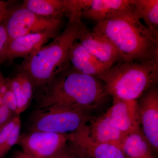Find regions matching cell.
Instances as JSON below:
<instances>
[{"mask_svg":"<svg viewBox=\"0 0 158 158\" xmlns=\"http://www.w3.org/2000/svg\"><path fill=\"white\" fill-rule=\"evenodd\" d=\"M88 125L90 136L96 141L116 145L121 148L127 135L116 128L105 114L94 118Z\"/></svg>","mask_w":158,"mask_h":158,"instance_id":"obj_15","label":"cell"},{"mask_svg":"<svg viewBox=\"0 0 158 158\" xmlns=\"http://www.w3.org/2000/svg\"><path fill=\"white\" fill-rule=\"evenodd\" d=\"M121 148L127 158H156L152 148L141 131L127 135Z\"/></svg>","mask_w":158,"mask_h":158,"instance_id":"obj_16","label":"cell"},{"mask_svg":"<svg viewBox=\"0 0 158 158\" xmlns=\"http://www.w3.org/2000/svg\"><path fill=\"white\" fill-rule=\"evenodd\" d=\"M7 82L9 89L14 94L17 102V109L16 115H19L28 107L30 102L23 94L19 83L15 76L11 79L8 80Z\"/></svg>","mask_w":158,"mask_h":158,"instance_id":"obj_19","label":"cell"},{"mask_svg":"<svg viewBox=\"0 0 158 158\" xmlns=\"http://www.w3.org/2000/svg\"><path fill=\"white\" fill-rule=\"evenodd\" d=\"M67 135L68 142L88 158H127L118 146L94 140L88 124Z\"/></svg>","mask_w":158,"mask_h":158,"instance_id":"obj_9","label":"cell"},{"mask_svg":"<svg viewBox=\"0 0 158 158\" xmlns=\"http://www.w3.org/2000/svg\"><path fill=\"white\" fill-rule=\"evenodd\" d=\"M16 158H19V157L18 156H17V157H16Z\"/></svg>","mask_w":158,"mask_h":158,"instance_id":"obj_29","label":"cell"},{"mask_svg":"<svg viewBox=\"0 0 158 158\" xmlns=\"http://www.w3.org/2000/svg\"><path fill=\"white\" fill-rule=\"evenodd\" d=\"M24 96L30 103L33 98L34 91V86L27 74L19 70L15 75Z\"/></svg>","mask_w":158,"mask_h":158,"instance_id":"obj_20","label":"cell"},{"mask_svg":"<svg viewBox=\"0 0 158 158\" xmlns=\"http://www.w3.org/2000/svg\"><path fill=\"white\" fill-rule=\"evenodd\" d=\"M67 142V135L37 131L20 135L17 144L30 158H54Z\"/></svg>","mask_w":158,"mask_h":158,"instance_id":"obj_7","label":"cell"},{"mask_svg":"<svg viewBox=\"0 0 158 158\" xmlns=\"http://www.w3.org/2000/svg\"><path fill=\"white\" fill-rule=\"evenodd\" d=\"M21 120L19 115H15L12 119L0 130V154L15 127Z\"/></svg>","mask_w":158,"mask_h":158,"instance_id":"obj_21","label":"cell"},{"mask_svg":"<svg viewBox=\"0 0 158 158\" xmlns=\"http://www.w3.org/2000/svg\"><path fill=\"white\" fill-rule=\"evenodd\" d=\"M54 158H88L68 141L65 147Z\"/></svg>","mask_w":158,"mask_h":158,"instance_id":"obj_23","label":"cell"},{"mask_svg":"<svg viewBox=\"0 0 158 158\" xmlns=\"http://www.w3.org/2000/svg\"><path fill=\"white\" fill-rule=\"evenodd\" d=\"M94 117L81 110L59 106L36 109L31 114L29 122L30 132H48L71 134L76 131Z\"/></svg>","mask_w":158,"mask_h":158,"instance_id":"obj_5","label":"cell"},{"mask_svg":"<svg viewBox=\"0 0 158 158\" xmlns=\"http://www.w3.org/2000/svg\"><path fill=\"white\" fill-rule=\"evenodd\" d=\"M60 33V31H46L12 40L7 43L0 56V65L18 58H27Z\"/></svg>","mask_w":158,"mask_h":158,"instance_id":"obj_11","label":"cell"},{"mask_svg":"<svg viewBox=\"0 0 158 158\" xmlns=\"http://www.w3.org/2000/svg\"><path fill=\"white\" fill-rule=\"evenodd\" d=\"M69 61L70 65L79 72L98 79L109 69L89 52L78 40L71 46Z\"/></svg>","mask_w":158,"mask_h":158,"instance_id":"obj_14","label":"cell"},{"mask_svg":"<svg viewBox=\"0 0 158 158\" xmlns=\"http://www.w3.org/2000/svg\"><path fill=\"white\" fill-rule=\"evenodd\" d=\"M105 115L116 128L127 135L141 131L137 100L113 98Z\"/></svg>","mask_w":158,"mask_h":158,"instance_id":"obj_12","label":"cell"},{"mask_svg":"<svg viewBox=\"0 0 158 158\" xmlns=\"http://www.w3.org/2000/svg\"><path fill=\"white\" fill-rule=\"evenodd\" d=\"M109 97L102 81L79 72L69 64L38 90L36 109L59 106L91 114L102 108Z\"/></svg>","mask_w":158,"mask_h":158,"instance_id":"obj_1","label":"cell"},{"mask_svg":"<svg viewBox=\"0 0 158 158\" xmlns=\"http://www.w3.org/2000/svg\"><path fill=\"white\" fill-rule=\"evenodd\" d=\"M17 156H18L19 158H31L30 157L28 156H27L26 155L23 153H19L18 155Z\"/></svg>","mask_w":158,"mask_h":158,"instance_id":"obj_28","label":"cell"},{"mask_svg":"<svg viewBox=\"0 0 158 158\" xmlns=\"http://www.w3.org/2000/svg\"><path fill=\"white\" fill-rule=\"evenodd\" d=\"M77 40L89 52L109 68L124 60L119 51L109 38L94 32L87 26L82 30Z\"/></svg>","mask_w":158,"mask_h":158,"instance_id":"obj_10","label":"cell"},{"mask_svg":"<svg viewBox=\"0 0 158 158\" xmlns=\"http://www.w3.org/2000/svg\"><path fill=\"white\" fill-rule=\"evenodd\" d=\"M15 114L4 105L0 106V130L6 125Z\"/></svg>","mask_w":158,"mask_h":158,"instance_id":"obj_25","label":"cell"},{"mask_svg":"<svg viewBox=\"0 0 158 158\" xmlns=\"http://www.w3.org/2000/svg\"><path fill=\"white\" fill-rule=\"evenodd\" d=\"M21 6L43 17H62L66 11L65 0H25Z\"/></svg>","mask_w":158,"mask_h":158,"instance_id":"obj_17","label":"cell"},{"mask_svg":"<svg viewBox=\"0 0 158 158\" xmlns=\"http://www.w3.org/2000/svg\"><path fill=\"white\" fill-rule=\"evenodd\" d=\"M21 127V121L20 120L15 127L12 133L3 147L0 154V158H2L11 149V148L15 144H17L20 135Z\"/></svg>","mask_w":158,"mask_h":158,"instance_id":"obj_22","label":"cell"},{"mask_svg":"<svg viewBox=\"0 0 158 158\" xmlns=\"http://www.w3.org/2000/svg\"><path fill=\"white\" fill-rule=\"evenodd\" d=\"M133 0H76L83 19L96 23L106 20L119 11L130 8Z\"/></svg>","mask_w":158,"mask_h":158,"instance_id":"obj_13","label":"cell"},{"mask_svg":"<svg viewBox=\"0 0 158 158\" xmlns=\"http://www.w3.org/2000/svg\"><path fill=\"white\" fill-rule=\"evenodd\" d=\"M66 16L68 22L65 29L49 44L25 59L19 66V70L24 72L31 80L34 90L45 86L56 74L69 65L71 46L87 26L79 13Z\"/></svg>","mask_w":158,"mask_h":158,"instance_id":"obj_3","label":"cell"},{"mask_svg":"<svg viewBox=\"0 0 158 158\" xmlns=\"http://www.w3.org/2000/svg\"><path fill=\"white\" fill-rule=\"evenodd\" d=\"M91 30L109 38L126 61H158V37L135 15L133 4Z\"/></svg>","mask_w":158,"mask_h":158,"instance_id":"obj_2","label":"cell"},{"mask_svg":"<svg viewBox=\"0 0 158 158\" xmlns=\"http://www.w3.org/2000/svg\"><path fill=\"white\" fill-rule=\"evenodd\" d=\"M9 10L8 3L4 1H0V21L5 18Z\"/></svg>","mask_w":158,"mask_h":158,"instance_id":"obj_27","label":"cell"},{"mask_svg":"<svg viewBox=\"0 0 158 158\" xmlns=\"http://www.w3.org/2000/svg\"><path fill=\"white\" fill-rule=\"evenodd\" d=\"M134 14L158 37V0H133Z\"/></svg>","mask_w":158,"mask_h":158,"instance_id":"obj_18","label":"cell"},{"mask_svg":"<svg viewBox=\"0 0 158 158\" xmlns=\"http://www.w3.org/2000/svg\"><path fill=\"white\" fill-rule=\"evenodd\" d=\"M3 20L2 23L9 37L8 43L28 34L46 31H60L63 24V17H43L21 6L12 11L9 10Z\"/></svg>","mask_w":158,"mask_h":158,"instance_id":"obj_6","label":"cell"},{"mask_svg":"<svg viewBox=\"0 0 158 158\" xmlns=\"http://www.w3.org/2000/svg\"><path fill=\"white\" fill-rule=\"evenodd\" d=\"M138 103L141 131L155 152L158 150V89L155 86L141 97Z\"/></svg>","mask_w":158,"mask_h":158,"instance_id":"obj_8","label":"cell"},{"mask_svg":"<svg viewBox=\"0 0 158 158\" xmlns=\"http://www.w3.org/2000/svg\"><path fill=\"white\" fill-rule=\"evenodd\" d=\"M8 33L5 26L3 23L0 24V56L6 48L8 42Z\"/></svg>","mask_w":158,"mask_h":158,"instance_id":"obj_26","label":"cell"},{"mask_svg":"<svg viewBox=\"0 0 158 158\" xmlns=\"http://www.w3.org/2000/svg\"><path fill=\"white\" fill-rule=\"evenodd\" d=\"M2 100L3 105L16 115L17 109V102L14 94L9 88L2 96Z\"/></svg>","mask_w":158,"mask_h":158,"instance_id":"obj_24","label":"cell"},{"mask_svg":"<svg viewBox=\"0 0 158 158\" xmlns=\"http://www.w3.org/2000/svg\"><path fill=\"white\" fill-rule=\"evenodd\" d=\"M113 98L137 100L157 86L158 61L135 62L122 60L110 67L99 78Z\"/></svg>","mask_w":158,"mask_h":158,"instance_id":"obj_4","label":"cell"}]
</instances>
